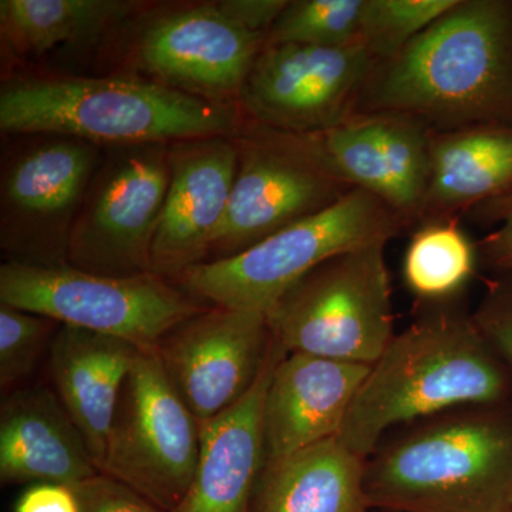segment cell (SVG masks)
Segmentation results:
<instances>
[{"label": "cell", "mask_w": 512, "mask_h": 512, "mask_svg": "<svg viewBox=\"0 0 512 512\" xmlns=\"http://www.w3.org/2000/svg\"><path fill=\"white\" fill-rule=\"evenodd\" d=\"M200 447V423L156 350L138 353L121 387L100 473L170 512L190 488Z\"/></svg>", "instance_id": "obj_8"}, {"label": "cell", "mask_w": 512, "mask_h": 512, "mask_svg": "<svg viewBox=\"0 0 512 512\" xmlns=\"http://www.w3.org/2000/svg\"><path fill=\"white\" fill-rule=\"evenodd\" d=\"M265 46L266 35L239 25L217 2L201 3L148 23L136 59L171 89L232 104Z\"/></svg>", "instance_id": "obj_14"}, {"label": "cell", "mask_w": 512, "mask_h": 512, "mask_svg": "<svg viewBox=\"0 0 512 512\" xmlns=\"http://www.w3.org/2000/svg\"><path fill=\"white\" fill-rule=\"evenodd\" d=\"M99 147L49 136L3 165L0 248L8 262L59 268L69 265L70 237L99 170Z\"/></svg>", "instance_id": "obj_11"}, {"label": "cell", "mask_w": 512, "mask_h": 512, "mask_svg": "<svg viewBox=\"0 0 512 512\" xmlns=\"http://www.w3.org/2000/svg\"><path fill=\"white\" fill-rule=\"evenodd\" d=\"M384 248L343 252L299 279L265 312L271 338L288 353L375 365L396 335Z\"/></svg>", "instance_id": "obj_6"}, {"label": "cell", "mask_w": 512, "mask_h": 512, "mask_svg": "<svg viewBox=\"0 0 512 512\" xmlns=\"http://www.w3.org/2000/svg\"><path fill=\"white\" fill-rule=\"evenodd\" d=\"M286 353L272 339L251 389L234 406L200 423L197 470L183 500L170 512H251L256 484L264 470L266 390Z\"/></svg>", "instance_id": "obj_18"}, {"label": "cell", "mask_w": 512, "mask_h": 512, "mask_svg": "<svg viewBox=\"0 0 512 512\" xmlns=\"http://www.w3.org/2000/svg\"><path fill=\"white\" fill-rule=\"evenodd\" d=\"M0 128L6 134L126 147L235 137L244 123L234 104L201 99L157 80L49 77L3 84Z\"/></svg>", "instance_id": "obj_2"}, {"label": "cell", "mask_w": 512, "mask_h": 512, "mask_svg": "<svg viewBox=\"0 0 512 512\" xmlns=\"http://www.w3.org/2000/svg\"><path fill=\"white\" fill-rule=\"evenodd\" d=\"M476 259V247L456 222H429L413 235L407 247L404 281L420 298H448L473 276Z\"/></svg>", "instance_id": "obj_24"}, {"label": "cell", "mask_w": 512, "mask_h": 512, "mask_svg": "<svg viewBox=\"0 0 512 512\" xmlns=\"http://www.w3.org/2000/svg\"><path fill=\"white\" fill-rule=\"evenodd\" d=\"M369 507L511 512L512 429L481 416L441 420L367 458Z\"/></svg>", "instance_id": "obj_4"}, {"label": "cell", "mask_w": 512, "mask_h": 512, "mask_svg": "<svg viewBox=\"0 0 512 512\" xmlns=\"http://www.w3.org/2000/svg\"><path fill=\"white\" fill-rule=\"evenodd\" d=\"M0 303L127 340L141 352H154L171 330L211 306L153 272L116 278L8 261L0 266Z\"/></svg>", "instance_id": "obj_7"}, {"label": "cell", "mask_w": 512, "mask_h": 512, "mask_svg": "<svg viewBox=\"0 0 512 512\" xmlns=\"http://www.w3.org/2000/svg\"><path fill=\"white\" fill-rule=\"evenodd\" d=\"M140 352L127 340L66 325L50 342L57 397L82 431L99 471L121 387Z\"/></svg>", "instance_id": "obj_20"}, {"label": "cell", "mask_w": 512, "mask_h": 512, "mask_svg": "<svg viewBox=\"0 0 512 512\" xmlns=\"http://www.w3.org/2000/svg\"><path fill=\"white\" fill-rule=\"evenodd\" d=\"M73 490L80 512H161L136 491L101 473L74 485Z\"/></svg>", "instance_id": "obj_29"}, {"label": "cell", "mask_w": 512, "mask_h": 512, "mask_svg": "<svg viewBox=\"0 0 512 512\" xmlns=\"http://www.w3.org/2000/svg\"><path fill=\"white\" fill-rule=\"evenodd\" d=\"M289 0H222L218 8L251 32L268 36Z\"/></svg>", "instance_id": "obj_31"}, {"label": "cell", "mask_w": 512, "mask_h": 512, "mask_svg": "<svg viewBox=\"0 0 512 512\" xmlns=\"http://www.w3.org/2000/svg\"><path fill=\"white\" fill-rule=\"evenodd\" d=\"M235 143L237 177L205 262L241 254L353 190L326 167L301 134L254 123L242 128Z\"/></svg>", "instance_id": "obj_9"}, {"label": "cell", "mask_w": 512, "mask_h": 512, "mask_svg": "<svg viewBox=\"0 0 512 512\" xmlns=\"http://www.w3.org/2000/svg\"><path fill=\"white\" fill-rule=\"evenodd\" d=\"M365 458L329 439L264 467L251 512H366Z\"/></svg>", "instance_id": "obj_22"}, {"label": "cell", "mask_w": 512, "mask_h": 512, "mask_svg": "<svg viewBox=\"0 0 512 512\" xmlns=\"http://www.w3.org/2000/svg\"><path fill=\"white\" fill-rule=\"evenodd\" d=\"M301 136L343 183L376 195L406 224L419 221L430 175V127L423 121L356 111L335 126Z\"/></svg>", "instance_id": "obj_15"}, {"label": "cell", "mask_w": 512, "mask_h": 512, "mask_svg": "<svg viewBox=\"0 0 512 512\" xmlns=\"http://www.w3.org/2000/svg\"><path fill=\"white\" fill-rule=\"evenodd\" d=\"M473 214L494 227L480 242L481 256L498 271H512V191L478 205Z\"/></svg>", "instance_id": "obj_28"}, {"label": "cell", "mask_w": 512, "mask_h": 512, "mask_svg": "<svg viewBox=\"0 0 512 512\" xmlns=\"http://www.w3.org/2000/svg\"><path fill=\"white\" fill-rule=\"evenodd\" d=\"M488 346L471 316L441 311L417 320L372 365L338 440L367 460L397 424L497 402L505 380Z\"/></svg>", "instance_id": "obj_3"}, {"label": "cell", "mask_w": 512, "mask_h": 512, "mask_svg": "<svg viewBox=\"0 0 512 512\" xmlns=\"http://www.w3.org/2000/svg\"><path fill=\"white\" fill-rule=\"evenodd\" d=\"M406 225L376 195L353 188L241 254L191 266L173 284L211 306L266 312L316 266L343 252L387 244Z\"/></svg>", "instance_id": "obj_5"}, {"label": "cell", "mask_w": 512, "mask_h": 512, "mask_svg": "<svg viewBox=\"0 0 512 512\" xmlns=\"http://www.w3.org/2000/svg\"><path fill=\"white\" fill-rule=\"evenodd\" d=\"M82 431L45 386L6 394L0 409V480L74 485L99 474Z\"/></svg>", "instance_id": "obj_19"}, {"label": "cell", "mask_w": 512, "mask_h": 512, "mask_svg": "<svg viewBox=\"0 0 512 512\" xmlns=\"http://www.w3.org/2000/svg\"><path fill=\"white\" fill-rule=\"evenodd\" d=\"M370 365L286 353L266 390L264 467L339 436Z\"/></svg>", "instance_id": "obj_17"}, {"label": "cell", "mask_w": 512, "mask_h": 512, "mask_svg": "<svg viewBox=\"0 0 512 512\" xmlns=\"http://www.w3.org/2000/svg\"><path fill=\"white\" fill-rule=\"evenodd\" d=\"M271 340L265 312L210 306L171 330L156 352L175 392L202 423L251 389Z\"/></svg>", "instance_id": "obj_13"}, {"label": "cell", "mask_w": 512, "mask_h": 512, "mask_svg": "<svg viewBox=\"0 0 512 512\" xmlns=\"http://www.w3.org/2000/svg\"><path fill=\"white\" fill-rule=\"evenodd\" d=\"M512 191V123L430 128V175L419 221L451 220Z\"/></svg>", "instance_id": "obj_21"}, {"label": "cell", "mask_w": 512, "mask_h": 512, "mask_svg": "<svg viewBox=\"0 0 512 512\" xmlns=\"http://www.w3.org/2000/svg\"><path fill=\"white\" fill-rule=\"evenodd\" d=\"M171 180L151 249V272L174 282L207 261L227 214L238 170L235 137L178 141L170 146Z\"/></svg>", "instance_id": "obj_16"}, {"label": "cell", "mask_w": 512, "mask_h": 512, "mask_svg": "<svg viewBox=\"0 0 512 512\" xmlns=\"http://www.w3.org/2000/svg\"><path fill=\"white\" fill-rule=\"evenodd\" d=\"M366 0L289 2L266 36V46L346 47L362 36Z\"/></svg>", "instance_id": "obj_25"}, {"label": "cell", "mask_w": 512, "mask_h": 512, "mask_svg": "<svg viewBox=\"0 0 512 512\" xmlns=\"http://www.w3.org/2000/svg\"><path fill=\"white\" fill-rule=\"evenodd\" d=\"M511 512H512V507H511Z\"/></svg>", "instance_id": "obj_33"}, {"label": "cell", "mask_w": 512, "mask_h": 512, "mask_svg": "<svg viewBox=\"0 0 512 512\" xmlns=\"http://www.w3.org/2000/svg\"><path fill=\"white\" fill-rule=\"evenodd\" d=\"M376 59L346 47L265 46L239 94L254 123L292 134L326 130L356 113Z\"/></svg>", "instance_id": "obj_12"}, {"label": "cell", "mask_w": 512, "mask_h": 512, "mask_svg": "<svg viewBox=\"0 0 512 512\" xmlns=\"http://www.w3.org/2000/svg\"><path fill=\"white\" fill-rule=\"evenodd\" d=\"M15 512H80L73 487L40 483L20 497Z\"/></svg>", "instance_id": "obj_32"}, {"label": "cell", "mask_w": 512, "mask_h": 512, "mask_svg": "<svg viewBox=\"0 0 512 512\" xmlns=\"http://www.w3.org/2000/svg\"><path fill=\"white\" fill-rule=\"evenodd\" d=\"M458 0H366L360 42L377 63L387 62Z\"/></svg>", "instance_id": "obj_26"}, {"label": "cell", "mask_w": 512, "mask_h": 512, "mask_svg": "<svg viewBox=\"0 0 512 512\" xmlns=\"http://www.w3.org/2000/svg\"><path fill=\"white\" fill-rule=\"evenodd\" d=\"M362 111L407 114L431 130L512 123V0H458L377 64Z\"/></svg>", "instance_id": "obj_1"}, {"label": "cell", "mask_w": 512, "mask_h": 512, "mask_svg": "<svg viewBox=\"0 0 512 512\" xmlns=\"http://www.w3.org/2000/svg\"><path fill=\"white\" fill-rule=\"evenodd\" d=\"M471 318L488 345L500 349L512 363V281L494 285Z\"/></svg>", "instance_id": "obj_30"}, {"label": "cell", "mask_w": 512, "mask_h": 512, "mask_svg": "<svg viewBox=\"0 0 512 512\" xmlns=\"http://www.w3.org/2000/svg\"><path fill=\"white\" fill-rule=\"evenodd\" d=\"M134 3L120 0H2L3 43L19 56L96 42L126 18Z\"/></svg>", "instance_id": "obj_23"}, {"label": "cell", "mask_w": 512, "mask_h": 512, "mask_svg": "<svg viewBox=\"0 0 512 512\" xmlns=\"http://www.w3.org/2000/svg\"><path fill=\"white\" fill-rule=\"evenodd\" d=\"M170 180V146L113 147L74 222L69 265L116 278L150 274Z\"/></svg>", "instance_id": "obj_10"}, {"label": "cell", "mask_w": 512, "mask_h": 512, "mask_svg": "<svg viewBox=\"0 0 512 512\" xmlns=\"http://www.w3.org/2000/svg\"><path fill=\"white\" fill-rule=\"evenodd\" d=\"M57 322L0 303V386L3 393L16 390L32 375L47 338Z\"/></svg>", "instance_id": "obj_27"}]
</instances>
